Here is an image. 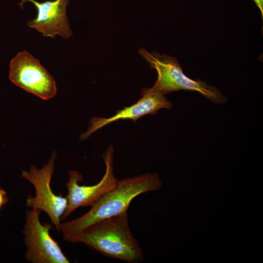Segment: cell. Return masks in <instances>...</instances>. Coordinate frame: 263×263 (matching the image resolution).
Segmentation results:
<instances>
[{
    "label": "cell",
    "instance_id": "1",
    "mask_svg": "<svg viewBox=\"0 0 263 263\" xmlns=\"http://www.w3.org/2000/svg\"><path fill=\"white\" fill-rule=\"evenodd\" d=\"M162 184L158 174L146 173L117 181L101 196L91 209L80 217L61 223L59 231L71 242L81 231L104 219L127 211L132 200L141 194L158 190Z\"/></svg>",
    "mask_w": 263,
    "mask_h": 263
},
{
    "label": "cell",
    "instance_id": "2",
    "mask_svg": "<svg viewBox=\"0 0 263 263\" xmlns=\"http://www.w3.org/2000/svg\"><path fill=\"white\" fill-rule=\"evenodd\" d=\"M71 242L83 243L106 256L131 263L144 260L142 250L129 228L127 211L92 225Z\"/></svg>",
    "mask_w": 263,
    "mask_h": 263
},
{
    "label": "cell",
    "instance_id": "3",
    "mask_svg": "<svg viewBox=\"0 0 263 263\" xmlns=\"http://www.w3.org/2000/svg\"><path fill=\"white\" fill-rule=\"evenodd\" d=\"M139 53L157 71V79L152 87L163 94L181 90H189L199 93L215 103L223 104L227 101L226 97L216 87L185 75L175 57L157 52L149 53L143 48L140 49Z\"/></svg>",
    "mask_w": 263,
    "mask_h": 263
},
{
    "label": "cell",
    "instance_id": "4",
    "mask_svg": "<svg viewBox=\"0 0 263 263\" xmlns=\"http://www.w3.org/2000/svg\"><path fill=\"white\" fill-rule=\"evenodd\" d=\"M56 157V152L54 151L48 163L41 169L32 165L29 171H22L21 176L30 182L36 190L35 196L28 195L27 207L45 212L56 230L59 231L61 218L66 209L67 200L66 197L54 193L51 189V181Z\"/></svg>",
    "mask_w": 263,
    "mask_h": 263
},
{
    "label": "cell",
    "instance_id": "5",
    "mask_svg": "<svg viewBox=\"0 0 263 263\" xmlns=\"http://www.w3.org/2000/svg\"><path fill=\"white\" fill-rule=\"evenodd\" d=\"M41 210L27 209L22 231L27 247L26 258L33 263H69L57 242L51 236L50 224H42L39 220Z\"/></svg>",
    "mask_w": 263,
    "mask_h": 263
},
{
    "label": "cell",
    "instance_id": "6",
    "mask_svg": "<svg viewBox=\"0 0 263 263\" xmlns=\"http://www.w3.org/2000/svg\"><path fill=\"white\" fill-rule=\"evenodd\" d=\"M9 78L16 86L43 100L52 98L56 94L54 77L26 50L18 53L11 59Z\"/></svg>",
    "mask_w": 263,
    "mask_h": 263
},
{
    "label": "cell",
    "instance_id": "7",
    "mask_svg": "<svg viewBox=\"0 0 263 263\" xmlns=\"http://www.w3.org/2000/svg\"><path fill=\"white\" fill-rule=\"evenodd\" d=\"M113 148L110 146L103 155L106 170L101 180L94 185H80L83 180L82 174L76 170H69V181L66 183L67 205L61 220L68 217L79 207L92 206L104 193L112 188L117 182L113 172Z\"/></svg>",
    "mask_w": 263,
    "mask_h": 263
},
{
    "label": "cell",
    "instance_id": "8",
    "mask_svg": "<svg viewBox=\"0 0 263 263\" xmlns=\"http://www.w3.org/2000/svg\"><path fill=\"white\" fill-rule=\"evenodd\" d=\"M141 95V98L136 103L118 111L115 115L110 117H93L87 130L80 135V139L86 140L92 133L111 123L128 119L135 122L142 116L149 114H155L160 109H170L172 106L164 94L153 87L143 89Z\"/></svg>",
    "mask_w": 263,
    "mask_h": 263
},
{
    "label": "cell",
    "instance_id": "9",
    "mask_svg": "<svg viewBox=\"0 0 263 263\" xmlns=\"http://www.w3.org/2000/svg\"><path fill=\"white\" fill-rule=\"evenodd\" d=\"M70 0H47L39 2L36 0H22L19 4L29 1L37 11L36 17L28 22V26L42 33L44 37L55 38L59 35L68 39L72 35L66 14V6Z\"/></svg>",
    "mask_w": 263,
    "mask_h": 263
},
{
    "label": "cell",
    "instance_id": "10",
    "mask_svg": "<svg viewBox=\"0 0 263 263\" xmlns=\"http://www.w3.org/2000/svg\"><path fill=\"white\" fill-rule=\"evenodd\" d=\"M8 201L7 193L4 189L0 188V211Z\"/></svg>",
    "mask_w": 263,
    "mask_h": 263
},
{
    "label": "cell",
    "instance_id": "11",
    "mask_svg": "<svg viewBox=\"0 0 263 263\" xmlns=\"http://www.w3.org/2000/svg\"><path fill=\"white\" fill-rule=\"evenodd\" d=\"M259 9L262 18L263 17V0H252Z\"/></svg>",
    "mask_w": 263,
    "mask_h": 263
}]
</instances>
